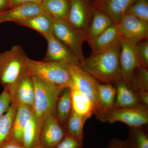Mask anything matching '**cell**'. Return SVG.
<instances>
[{"label": "cell", "instance_id": "cell-21", "mask_svg": "<svg viewBox=\"0 0 148 148\" xmlns=\"http://www.w3.org/2000/svg\"><path fill=\"white\" fill-rule=\"evenodd\" d=\"M54 22L55 20L51 16L43 12L16 24L36 30L45 38L53 35Z\"/></svg>", "mask_w": 148, "mask_h": 148}, {"label": "cell", "instance_id": "cell-14", "mask_svg": "<svg viewBox=\"0 0 148 148\" xmlns=\"http://www.w3.org/2000/svg\"><path fill=\"white\" fill-rule=\"evenodd\" d=\"M41 4L32 3L12 7L0 12V24L6 22L15 23L43 12Z\"/></svg>", "mask_w": 148, "mask_h": 148}, {"label": "cell", "instance_id": "cell-8", "mask_svg": "<svg viewBox=\"0 0 148 148\" xmlns=\"http://www.w3.org/2000/svg\"><path fill=\"white\" fill-rule=\"evenodd\" d=\"M117 24L122 39L137 44L148 40V22L126 13Z\"/></svg>", "mask_w": 148, "mask_h": 148}, {"label": "cell", "instance_id": "cell-13", "mask_svg": "<svg viewBox=\"0 0 148 148\" xmlns=\"http://www.w3.org/2000/svg\"><path fill=\"white\" fill-rule=\"evenodd\" d=\"M47 41L46 54L42 60L45 62H66L79 64L76 56L69 47L53 35L45 37Z\"/></svg>", "mask_w": 148, "mask_h": 148}, {"label": "cell", "instance_id": "cell-10", "mask_svg": "<svg viewBox=\"0 0 148 148\" xmlns=\"http://www.w3.org/2000/svg\"><path fill=\"white\" fill-rule=\"evenodd\" d=\"M137 44L121 38L120 66L122 79L127 83L131 80L135 69L142 66L137 53Z\"/></svg>", "mask_w": 148, "mask_h": 148}, {"label": "cell", "instance_id": "cell-26", "mask_svg": "<svg viewBox=\"0 0 148 148\" xmlns=\"http://www.w3.org/2000/svg\"><path fill=\"white\" fill-rule=\"evenodd\" d=\"M88 119L87 117L76 113L72 110L64 128L66 134L78 140H83L84 137V126L85 123Z\"/></svg>", "mask_w": 148, "mask_h": 148}, {"label": "cell", "instance_id": "cell-1", "mask_svg": "<svg viewBox=\"0 0 148 148\" xmlns=\"http://www.w3.org/2000/svg\"><path fill=\"white\" fill-rule=\"evenodd\" d=\"M121 43L85 58L80 66L102 83L111 84L122 79L120 66Z\"/></svg>", "mask_w": 148, "mask_h": 148}, {"label": "cell", "instance_id": "cell-30", "mask_svg": "<svg viewBox=\"0 0 148 148\" xmlns=\"http://www.w3.org/2000/svg\"><path fill=\"white\" fill-rule=\"evenodd\" d=\"M126 13L148 23V0H135Z\"/></svg>", "mask_w": 148, "mask_h": 148}, {"label": "cell", "instance_id": "cell-22", "mask_svg": "<svg viewBox=\"0 0 148 148\" xmlns=\"http://www.w3.org/2000/svg\"><path fill=\"white\" fill-rule=\"evenodd\" d=\"M41 5L55 21L68 22L70 0H42Z\"/></svg>", "mask_w": 148, "mask_h": 148}, {"label": "cell", "instance_id": "cell-25", "mask_svg": "<svg viewBox=\"0 0 148 148\" xmlns=\"http://www.w3.org/2000/svg\"><path fill=\"white\" fill-rule=\"evenodd\" d=\"M42 125L33 114L24 130L22 143L26 148H34L40 145Z\"/></svg>", "mask_w": 148, "mask_h": 148}, {"label": "cell", "instance_id": "cell-18", "mask_svg": "<svg viewBox=\"0 0 148 148\" xmlns=\"http://www.w3.org/2000/svg\"><path fill=\"white\" fill-rule=\"evenodd\" d=\"M135 0H101L95 3V5L107 14L118 24Z\"/></svg>", "mask_w": 148, "mask_h": 148}, {"label": "cell", "instance_id": "cell-27", "mask_svg": "<svg viewBox=\"0 0 148 148\" xmlns=\"http://www.w3.org/2000/svg\"><path fill=\"white\" fill-rule=\"evenodd\" d=\"M128 83L138 95L148 93V69L141 66L135 69L131 80Z\"/></svg>", "mask_w": 148, "mask_h": 148}, {"label": "cell", "instance_id": "cell-9", "mask_svg": "<svg viewBox=\"0 0 148 148\" xmlns=\"http://www.w3.org/2000/svg\"><path fill=\"white\" fill-rule=\"evenodd\" d=\"M66 135L56 118L55 112L48 114L42 125L40 137L41 148H56Z\"/></svg>", "mask_w": 148, "mask_h": 148}, {"label": "cell", "instance_id": "cell-17", "mask_svg": "<svg viewBox=\"0 0 148 148\" xmlns=\"http://www.w3.org/2000/svg\"><path fill=\"white\" fill-rule=\"evenodd\" d=\"M116 98L115 88L111 84H97L95 116L107 112L114 107Z\"/></svg>", "mask_w": 148, "mask_h": 148}, {"label": "cell", "instance_id": "cell-6", "mask_svg": "<svg viewBox=\"0 0 148 148\" xmlns=\"http://www.w3.org/2000/svg\"><path fill=\"white\" fill-rule=\"evenodd\" d=\"M53 35L69 48L80 64L83 62L85 58L82 47L86 41L84 35L73 28L68 22L55 20Z\"/></svg>", "mask_w": 148, "mask_h": 148}, {"label": "cell", "instance_id": "cell-28", "mask_svg": "<svg viewBox=\"0 0 148 148\" xmlns=\"http://www.w3.org/2000/svg\"><path fill=\"white\" fill-rule=\"evenodd\" d=\"M17 108L10 105L8 110L0 116V146L10 138Z\"/></svg>", "mask_w": 148, "mask_h": 148}, {"label": "cell", "instance_id": "cell-19", "mask_svg": "<svg viewBox=\"0 0 148 148\" xmlns=\"http://www.w3.org/2000/svg\"><path fill=\"white\" fill-rule=\"evenodd\" d=\"M34 112V108L31 106L24 105L17 108L9 139L22 143L23 133Z\"/></svg>", "mask_w": 148, "mask_h": 148}, {"label": "cell", "instance_id": "cell-37", "mask_svg": "<svg viewBox=\"0 0 148 148\" xmlns=\"http://www.w3.org/2000/svg\"><path fill=\"white\" fill-rule=\"evenodd\" d=\"M9 8L7 0H0V12Z\"/></svg>", "mask_w": 148, "mask_h": 148}, {"label": "cell", "instance_id": "cell-3", "mask_svg": "<svg viewBox=\"0 0 148 148\" xmlns=\"http://www.w3.org/2000/svg\"><path fill=\"white\" fill-rule=\"evenodd\" d=\"M27 57L20 45L0 53V85L8 92L28 73L25 65Z\"/></svg>", "mask_w": 148, "mask_h": 148}, {"label": "cell", "instance_id": "cell-34", "mask_svg": "<svg viewBox=\"0 0 148 148\" xmlns=\"http://www.w3.org/2000/svg\"><path fill=\"white\" fill-rule=\"evenodd\" d=\"M107 148H128L126 140L114 138L110 141Z\"/></svg>", "mask_w": 148, "mask_h": 148}, {"label": "cell", "instance_id": "cell-15", "mask_svg": "<svg viewBox=\"0 0 148 148\" xmlns=\"http://www.w3.org/2000/svg\"><path fill=\"white\" fill-rule=\"evenodd\" d=\"M112 84L116 90L114 108H130L141 107L146 108L142 105L139 95L130 87L128 83L121 79L114 83Z\"/></svg>", "mask_w": 148, "mask_h": 148}, {"label": "cell", "instance_id": "cell-33", "mask_svg": "<svg viewBox=\"0 0 148 148\" xmlns=\"http://www.w3.org/2000/svg\"><path fill=\"white\" fill-rule=\"evenodd\" d=\"M9 94L5 89L0 94V116L5 113L10 107Z\"/></svg>", "mask_w": 148, "mask_h": 148}, {"label": "cell", "instance_id": "cell-40", "mask_svg": "<svg viewBox=\"0 0 148 148\" xmlns=\"http://www.w3.org/2000/svg\"><path fill=\"white\" fill-rule=\"evenodd\" d=\"M128 148H130V147H129V146H128Z\"/></svg>", "mask_w": 148, "mask_h": 148}, {"label": "cell", "instance_id": "cell-7", "mask_svg": "<svg viewBox=\"0 0 148 148\" xmlns=\"http://www.w3.org/2000/svg\"><path fill=\"white\" fill-rule=\"evenodd\" d=\"M95 7L92 0H70L68 23L85 36Z\"/></svg>", "mask_w": 148, "mask_h": 148}, {"label": "cell", "instance_id": "cell-12", "mask_svg": "<svg viewBox=\"0 0 148 148\" xmlns=\"http://www.w3.org/2000/svg\"><path fill=\"white\" fill-rule=\"evenodd\" d=\"M71 73L73 82L72 86L90 100L95 111L96 105L97 84L98 82L84 71L79 64L73 65Z\"/></svg>", "mask_w": 148, "mask_h": 148}, {"label": "cell", "instance_id": "cell-39", "mask_svg": "<svg viewBox=\"0 0 148 148\" xmlns=\"http://www.w3.org/2000/svg\"><path fill=\"white\" fill-rule=\"evenodd\" d=\"M34 148H41V147L40 146V145H38V146H36V147H35Z\"/></svg>", "mask_w": 148, "mask_h": 148}, {"label": "cell", "instance_id": "cell-24", "mask_svg": "<svg viewBox=\"0 0 148 148\" xmlns=\"http://www.w3.org/2000/svg\"><path fill=\"white\" fill-rule=\"evenodd\" d=\"M70 88L71 96L72 110L76 113L90 118L94 114L92 103L88 98L75 87Z\"/></svg>", "mask_w": 148, "mask_h": 148}, {"label": "cell", "instance_id": "cell-32", "mask_svg": "<svg viewBox=\"0 0 148 148\" xmlns=\"http://www.w3.org/2000/svg\"><path fill=\"white\" fill-rule=\"evenodd\" d=\"M83 140H78L66 134L56 148H83Z\"/></svg>", "mask_w": 148, "mask_h": 148}, {"label": "cell", "instance_id": "cell-35", "mask_svg": "<svg viewBox=\"0 0 148 148\" xmlns=\"http://www.w3.org/2000/svg\"><path fill=\"white\" fill-rule=\"evenodd\" d=\"M0 148H26L21 142L9 139L0 146Z\"/></svg>", "mask_w": 148, "mask_h": 148}, {"label": "cell", "instance_id": "cell-38", "mask_svg": "<svg viewBox=\"0 0 148 148\" xmlns=\"http://www.w3.org/2000/svg\"><path fill=\"white\" fill-rule=\"evenodd\" d=\"M94 3L98 2L100 1L101 0H92Z\"/></svg>", "mask_w": 148, "mask_h": 148}, {"label": "cell", "instance_id": "cell-31", "mask_svg": "<svg viewBox=\"0 0 148 148\" xmlns=\"http://www.w3.org/2000/svg\"><path fill=\"white\" fill-rule=\"evenodd\" d=\"M137 53L141 65L148 69V41L145 40L137 44Z\"/></svg>", "mask_w": 148, "mask_h": 148}, {"label": "cell", "instance_id": "cell-23", "mask_svg": "<svg viewBox=\"0 0 148 148\" xmlns=\"http://www.w3.org/2000/svg\"><path fill=\"white\" fill-rule=\"evenodd\" d=\"M72 110L71 96L70 87L64 88L58 97L55 107V113L58 122L65 128Z\"/></svg>", "mask_w": 148, "mask_h": 148}, {"label": "cell", "instance_id": "cell-29", "mask_svg": "<svg viewBox=\"0 0 148 148\" xmlns=\"http://www.w3.org/2000/svg\"><path fill=\"white\" fill-rule=\"evenodd\" d=\"M126 140L130 148H148V135L145 126L130 127Z\"/></svg>", "mask_w": 148, "mask_h": 148}, {"label": "cell", "instance_id": "cell-5", "mask_svg": "<svg viewBox=\"0 0 148 148\" xmlns=\"http://www.w3.org/2000/svg\"><path fill=\"white\" fill-rule=\"evenodd\" d=\"M103 122H121L130 127H144L148 123V109L144 107L130 108H113L105 113L95 116Z\"/></svg>", "mask_w": 148, "mask_h": 148}, {"label": "cell", "instance_id": "cell-36", "mask_svg": "<svg viewBox=\"0 0 148 148\" xmlns=\"http://www.w3.org/2000/svg\"><path fill=\"white\" fill-rule=\"evenodd\" d=\"M9 5V8L15 6L28 3H38L41 4L42 0H7Z\"/></svg>", "mask_w": 148, "mask_h": 148}, {"label": "cell", "instance_id": "cell-20", "mask_svg": "<svg viewBox=\"0 0 148 148\" xmlns=\"http://www.w3.org/2000/svg\"><path fill=\"white\" fill-rule=\"evenodd\" d=\"M121 41L117 24H114L99 35L89 45L92 50V53H94L120 44Z\"/></svg>", "mask_w": 148, "mask_h": 148}, {"label": "cell", "instance_id": "cell-4", "mask_svg": "<svg viewBox=\"0 0 148 148\" xmlns=\"http://www.w3.org/2000/svg\"><path fill=\"white\" fill-rule=\"evenodd\" d=\"M31 76L35 86L34 114L42 125L48 114L55 112L56 101L64 88L54 86L38 77Z\"/></svg>", "mask_w": 148, "mask_h": 148}, {"label": "cell", "instance_id": "cell-11", "mask_svg": "<svg viewBox=\"0 0 148 148\" xmlns=\"http://www.w3.org/2000/svg\"><path fill=\"white\" fill-rule=\"evenodd\" d=\"M11 106L18 108L27 105L34 108L35 98V86L32 76L29 73L21 79L8 92Z\"/></svg>", "mask_w": 148, "mask_h": 148}, {"label": "cell", "instance_id": "cell-2", "mask_svg": "<svg viewBox=\"0 0 148 148\" xmlns=\"http://www.w3.org/2000/svg\"><path fill=\"white\" fill-rule=\"evenodd\" d=\"M75 64L66 62H45L27 57L25 65L28 73L46 82L65 88L73 85L71 69Z\"/></svg>", "mask_w": 148, "mask_h": 148}, {"label": "cell", "instance_id": "cell-16", "mask_svg": "<svg viewBox=\"0 0 148 148\" xmlns=\"http://www.w3.org/2000/svg\"><path fill=\"white\" fill-rule=\"evenodd\" d=\"M114 24L107 14L95 6L89 27L86 33V41L90 45L99 35Z\"/></svg>", "mask_w": 148, "mask_h": 148}]
</instances>
